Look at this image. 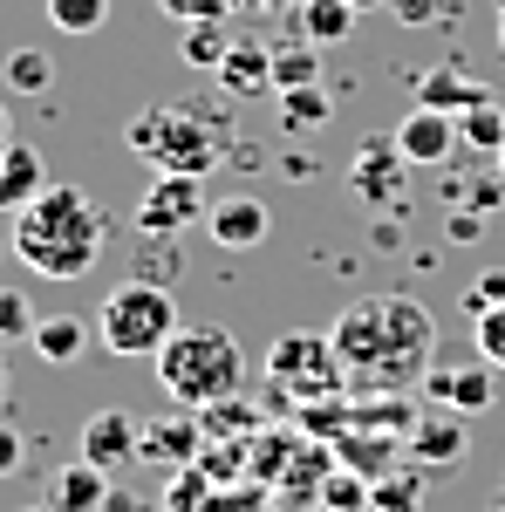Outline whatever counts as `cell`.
<instances>
[{
  "label": "cell",
  "instance_id": "1",
  "mask_svg": "<svg viewBox=\"0 0 505 512\" xmlns=\"http://www.w3.org/2000/svg\"><path fill=\"white\" fill-rule=\"evenodd\" d=\"M335 355L355 396H403L410 383H424L430 355H437V315L417 294H362L335 315Z\"/></svg>",
  "mask_w": 505,
  "mask_h": 512
},
{
  "label": "cell",
  "instance_id": "2",
  "mask_svg": "<svg viewBox=\"0 0 505 512\" xmlns=\"http://www.w3.org/2000/svg\"><path fill=\"white\" fill-rule=\"evenodd\" d=\"M103 246H110V219L82 185H48L28 212H14V260H28V274L41 280L96 274Z\"/></svg>",
  "mask_w": 505,
  "mask_h": 512
},
{
  "label": "cell",
  "instance_id": "3",
  "mask_svg": "<svg viewBox=\"0 0 505 512\" xmlns=\"http://www.w3.org/2000/svg\"><path fill=\"white\" fill-rule=\"evenodd\" d=\"M123 144L157 171H185V178H212L219 164H233V117L226 103H151L123 123Z\"/></svg>",
  "mask_w": 505,
  "mask_h": 512
},
{
  "label": "cell",
  "instance_id": "4",
  "mask_svg": "<svg viewBox=\"0 0 505 512\" xmlns=\"http://www.w3.org/2000/svg\"><path fill=\"white\" fill-rule=\"evenodd\" d=\"M151 362H157L164 396L185 403V410H212V403H226V396L246 390V355H239V342L226 335V328H212V321L178 328Z\"/></svg>",
  "mask_w": 505,
  "mask_h": 512
},
{
  "label": "cell",
  "instance_id": "5",
  "mask_svg": "<svg viewBox=\"0 0 505 512\" xmlns=\"http://www.w3.org/2000/svg\"><path fill=\"white\" fill-rule=\"evenodd\" d=\"M178 328H185V321H178V301H171V287H157V280H123V287H110V301L96 308V342L110 355H123V362L157 355Z\"/></svg>",
  "mask_w": 505,
  "mask_h": 512
},
{
  "label": "cell",
  "instance_id": "6",
  "mask_svg": "<svg viewBox=\"0 0 505 512\" xmlns=\"http://www.w3.org/2000/svg\"><path fill=\"white\" fill-rule=\"evenodd\" d=\"M267 383L294 396V403H314V396H342L349 376H342V355H335V335H308V328H287L273 335L267 349Z\"/></svg>",
  "mask_w": 505,
  "mask_h": 512
},
{
  "label": "cell",
  "instance_id": "7",
  "mask_svg": "<svg viewBox=\"0 0 505 512\" xmlns=\"http://www.w3.org/2000/svg\"><path fill=\"white\" fill-rule=\"evenodd\" d=\"M349 198L362 212H410V158L396 151V137H369L349 164Z\"/></svg>",
  "mask_w": 505,
  "mask_h": 512
},
{
  "label": "cell",
  "instance_id": "8",
  "mask_svg": "<svg viewBox=\"0 0 505 512\" xmlns=\"http://www.w3.org/2000/svg\"><path fill=\"white\" fill-rule=\"evenodd\" d=\"M205 212H212V198H205V178H185V171H157V185L137 198V233L178 239V233H192Z\"/></svg>",
  "mask_w": 505,
  "mask_h": 512
},
{
  "label": "cell",
  "instance_id": "9",
  "mask_svg": "<svg viewBox=\"0 0 505 512\" xmlns=\"http://www.w3.org/2000/svg\"><path fill=\"white\" fill-rule=\"evenodd\" d=\"M424 396L437 410H458V417H478L499 403V369L478 355V362H451V369H430L424 376Z\"/></svg>",
  "mask_w": 505,
  "mask_h": 512
},
{
  "label": "cell",
  "instance_id": "10",
  "mask_svg": "<svg viewBox=\"0 0 505 512\" xmlns=\"http://www.w3.org/2000/svg\"><path fill=\"white\" fill-rule=\"evenodd\" d=\"M396 137V151L410 158V171H437V164L458 158V144H465V130H458V117H444V110H410V117L389 130Z\"/></svg>",
  "mask_w": 505,
  "mask_h": 512
},
{
  "label": "cell",
  "instance_id": "11",
  "mask_svg": "<svg viewBox=\"0 0 505 512\" xmlns=\"http://www.w3.org/2000/svg\"><path fill=\"white\" fill-rule=\"evenodd\" d=\"M267 198L253 192H233V198H212V212H205V233L212 246H226V253H253L260 239H267Z\"/></svg>",
  "mask_w": 505,
  "mask_h": 512
},
{
  "label": "cell",
  "instance_id": "12",
  "mask_svg": "<svg viewBox=\"0 0 505 512\" xmlns=\"http://www.w3.org/2000/svg\"><path fill=\"white\" fill-rule=\"evenodd\" d=\"M82 458L103 465V472H123L130 458H144V424L123 417V410H96V417L82 424Z\"/></svg>",
  "mask_w": 505,
  "mask_h": 512
},
{
  "label": "cell",
  "instance_id": "13",
  "mask_svg": "<svg viewBox=\"0 0 505 512\" xmlns=\"http://www.w3.org/2000/svg\"><path fill=\"white\" fill-rule=\"evenodd\" d=\"M403 451H410V465H424V472H444V465H458L471 451V431L458 410H437V417H417L410 437H403Z\"/></svg>",
  "mask_w": 505,
  "mask_h": 512
},
{
  "label": "cell",
  "instance_id": "14",
  "mask_svg": "<svg viewBox=\"0 0 505 512\" xmlns=\"http://www.w3.org/2000/svg\"><path fill=\"white\" fill-rule=\"evenodd\" d=\"M212 76H219V96H273V41L239 35Z\"/></svg>",
  "mask_w": 505,
  "mask_h": 512
},
{
  "label": "cell",
  "instance_id": "15",
  "mask_svg": "<svg viewBox=\"0 0 505 512\" xmlns=\"http://www.w3.org/2000/svg\"><path fill=\"white\" fill-rule=\"evenodd\" d=\"M48 192V164H41L35 144H0V212H28L35 198Z\"/></svg>",
  "mask_w": 505,
  "mask_h": 512
},
{
  "label": "cell",
  "instance_id": "16",
  "mask_svg": "<svg viewBox=\"0 0 505 512\" xmlns=\"http://www.w3.org/2000/svg\"><path fill=\"white\" fill-rule=\"evenodd\" d=\"M144 458H151V465H171V472H178V465H198V458H205V424H198V410L192 417H151V424H144Z\"/></svg>",
  "mask_w": 505,
  "mask_h": 512
},
{
  "label": "cell",
  "instance_id": "17",
  "mask_svg": "<svg viewBox=\"0 0 505 512\" xmlns=\"http://www.w3.org/2000/svg\"><path fill=\"white\" fill-rule=\"evenodd\" d=\"M417 96H424V110L465 117V110H478V103H492L499 89H492V82H471L465 69H451V62H444V69H424V76H417Z\"/></svg>",
  "mask_w": 505,
  "mask_h": 512
},
{
  "label": "cell",
  "instance_id": "18",
  "mask_svg": "<svg viewBox=\"0 0 505 512\" xmlns=\"http://www.w3.org/2000/svg\"><path fill=\"white\" fill-rule=\"evenodd\" d=\"M48 506H55V512H103V506H110V472L89 465V458L62 465V472L48 478Z\"/></svg>",
  "mask_w": 505,
  "mask_h": 512
},
{
  "label": "cell",
  "instance_id": "19",
  "mask_svg": "<svg viewBox=\"0 0 505 512\" xmlns=\"http://www.w3.org/2000/svg\"><path fill=\"white\" fill-rule=\"evenodd\" d=\"M430 472L424 465H389L383 478H369V512H424Z\"/></svg>",
  "mask_w": 505,
  "mask_h": 512
},
{
  "label": "cell",
  "instance_id": "20",
  "mask_svg": "<svg viewBox=\"0 0 505 512\" xmlns=\"http://www.w3.org/2000/svg\"><path fill=\"white\" fill-rule=\"evenodd\" d=\"M294 35L314 41V48H335V41L355 35V7L349 0H301L294 7Z\"/></svg>",
  "mask_w": 505,
  "mask_h": 512
},
{
  "label": "cell",
  "instance_id": "21",
  "mask_svg": "<svg viewBox=\"0 0 505 512\" xmlns=\"http://www.w3.org/2000/svg\"><path fill=\"white\" fill-rule=\"evenodd\" d=\"M82 342H89V328H82V315H41L35 335H28V349L48 362V369H69L82 355Z\"/></svg>",
  "mask_w": 505,
  "mask_h": 512
},
{
  "label": "cell",
  "instance_id": "22",
  "mask_svg": "<svg viewBox=\"0 0 505 512\" xmlns=\"http://www.w3.org/2000/svg\"><path fill=\"white\" fill-rule=\"evenodd\" d=\"M198 424H205V444H246V437H260V410L253 403H239V396H226V403H212V410H198Z\"/></svg>",
  "mask_w": 505,
  "mask_h": 512
},
{
  "label": "cell",
  "instance_id": "23",
  "mask_svg": "<svg viewBox=\"0 0 505 512\" xmlns=\"http://www.w3.org/2000/svg\"><path fill=\"white\" fill-rule=\"evenodd\" d=\"M301 82H321V48L301 35H280L273 41V96L280 89H301Z\"/></svg>",
  "mask_w": 505,
  "mask_h": 512
},
{
  "label": "cell",
  "instance_id": "24",
  "mask_svg": "<svg viewBox=\"0 0 505 512\" xmlns=\"http://www.w3.org/2000/svg\"><path fill=\"white\" fill-rule=\"evenodd\" d=\"M233 41L239 35L226 28V21H178V55H185L192 69H219Z\"/></svg>",
  "mask_w": 505,
  "mask_h": 512
},
{
  "label": "cell",
  "instance_id": "25",
  "mask_svg": "<svg viewBox=\"0 0 505 512\" xmlns=\"http://www.w3.org/2000/svg\"><path fill=\"white\" fill-rule=\"evenodd\" d=\"M273 103H280V123H287V130H321V123L335 117V96H328L321 82H301V89H280Z\"/></svg>",
  "mask_w": 505,
  "mask_h": 512
},
{
  "label": "cell",
  "instance_id": "26",
  "mask_svg": "<svg viewBox=\"0 0 505 512\" xmlns=\"http://www.w3.org/2000/svg\"><path fill=\"white\" fill-rule=\"evenodd\" d=\"M458 130H465V151H478V158H499V151H505V103L492 96V103L465 110V117H458Z\"/></svg>",
  "mask_w": 505,
  "mask_h": 512
},
{
  "label": "cell",
  "instance_id": "27",
  "mask_svg": "<svg viewBox=\"0 0 505 512\" xmlns=\"http://www.w3.org/2000/svg\"><path fill=\"white\" fill-rule=\"evenodd\" d=\"M212 485H219V478L205 472V465H178L171 485H164V512H205L212 506Z\"/></svg>",
  "mask_w": 505,
  "mask_h": 512
},
{
  "label": "cell",
  "instance_id": "28",
  "mask_svg": "<svg viewBox=\"0 0 505 512\" xmlns=\"http://www.w3.org/2000/svg\"><path fill=\"white\" fill-rule=\"evenodd\" d=\"M110 21V0H48V28L55 35H96Z\"/></svg>",
  "mask_w": 505,
  "mask_h": 512
},
{
  "label": "cell",
  "instance_id": "29",
  "mask_svg": "<svg viewBox=\"0 0 505 512\" xmlns=\"http://www.w3.org/2000/svg\"><path fill=\"white\" fill-rule=\"evenodd\" d=\"M0 76H7V89H14V96H41V89L55 82V62H48L41 48H14Z\"/></svg>",
  "mask_w": 505,
  "mask_h": 512
},
{
  "label": "cell",
  "instance_id": "30",
  "mask_svg": "<svg viewBox=\"0 0 505 512\" xmlns=\"http://www.w3.org/2000/svg\"><path fill=\"white\" fill-rule=\"evenodd\" d=\"M321 512H369V478L335 465V472L321 478Z\"/></svg>",
  "mask_w": 505,
  "mask_h": 512
},
{
  "label": "cell",
  "instance_id": "31",
  "mask_svg": "<svg viewBox=\"0 0 505 512\" xmlns=\"http://www.w3.org/2000/svg\"><path fill=\"white\" fill-rule=\"evenodd\" d=\"M35 308H28V294H21V287H0V349H7V342H28V335H35Z\"/></svg>",
  "mask_w": 505,
  "mask_h": 512
},
{
  "label": "cell",
  "instance_id": "32",
  "mask_svg": "<svg viewBox=\"0 0 505 512\" xmlns=\"http://www.w3.org/2000/svg\"><path fill=\"white\" fill-rule=\"evenodd\" d=\"M471 342H478V355H485L492 369H505V301L492 308V315L471 321Z\"/></svg>",
  "mask_w": 505,
  "mask_h": 512
},
{
  "label": "cell",
  "instance_id": "33",
  "mask_svg": "<svg viewBox=\"0 0 505 512\" xmlns=\"http://www.w3.org/2000/svg\"><path fill=\"white\" fill-rule=\"evenodd\" d=\"M499 301H505V267H485V274H478V280L465 287V315L478 321V315H492Z\"/></svg>",
  "mask_w": 505,
  "mask_h": 512
},
{
  "label": "cell",
  "instance_id": "34",
  "mask_svg": "<svg viewBox=\"0 0 505 512\" xmlns=\"http://www.w3.org/2000/svg\"><path fill=\"white\" fill-rule=\"evenodd\" d=\"M171 21H233L239 0H157Z\"/></svg>",
  "mask_w": 505,
  "mask_h": 512
},
{
  "label": "cell",
  "instance_id": "35",
  "mask_svg": "<svg viewBox=\"0 0 505 512\" xmlns=\"http://www.w3.org/2000/svg\"><path fill=\"white\" fill-rule=\"evenodd\" d=\"M21 458H28L21 431H14V424H0V478H14V472H21Z\"/></svg>",
  "mask_w": 505,
  "mask_h": 512
},
{
  "label": "cell",
  "instance_id": "36",
  "mask_svg": "<svg viewBox=\"0 0 505 512\" xmlns=\"http://www.w3.org/2000/svg\"><path fill=\"white\" fill-rule=\"evenodd\" d=\"M389 14L417 28V21H437V14H444V0H389Z\"/></svg>",
  "mask_w": 505,
  "mask_h": 512
},
{
  "label": "cell",
  "instance_id": "37",
  "mask_svg": "<svg viewBox=\"0 0 505 512\" xmlns=\"http://www.w3.org/2000/svg\"><path fill=\"white\" fill-rule=\"evenodd\" d=\"M444 233H451V239H465V246H471V239L485 233V212H465V205H458V212H451V226H444Z\"/></svg>",
  "mask_w": 505,
  "mask_h": 512
},
{
  "label": "cell",
  "instance_id": "38",
  "mask_svg": "<svg viewBox=\"0 0 505 512\" xmlns=\"http://www.w3.org/2000/svg\"><path fill=\"white\" fill-rule=\"evenodd\" d=\"M280 7H301V0H239V14H280Z\"/></svg>",
  "mask_w": 505,
  "mask_h": 512
},
{
  "label": "cell",
  "instance_id": "39",
  "mask_svg": "<svg viewBox=\"0 0 505 512\" xmlns=\"http://www.w3.org/2000/svg\"><path fill=\"white\" fill-rule=\"evenodd\" d=\"M7 137H14V123H7V103H0V144H7Z\"/></svg>",
  "mask_w": 505,
  "mask_h": 512
},
{
  "label": "cell",
  "instance_id": "40",
  "mask_svg": "<svg viewBox=\"0 0 505 512\" xmlns=\"http://www.w3.org/2000/svg\"><path fill=\"white\" fill-rule=\"evenodd\" d=\"M349 7H355V14H369V7H389V0H349Z\"/></svg>",
  "mask_w": 505,
  "mask_h": 512
},
{
  "label": "cell",
  "instance_id": "41",
  "mask_svg": "<svg viewBox=\"0 0 505 512\" xmlns=\"http://www.w3.org/2000/svg\"><path fill=\"white\" fill-rule=\"evenodd\" d=\"M0 403H7V362H0Z\"/></svg>",
  "mask_w": 505,
  "mask_h": 512
},
{
  "label": "cell",
  "instance_id": "42",
  "mask_svg": "<svg viewBox=\"0 0 505 512\" xmlns=\"http://www.w3.org/2000/svg\"><path fill=\"white\" fill-rule=\"evenodd\" d=\"M253 512H287V506H273V499H267V506H253Z\"/></svg>",
  "mask_w": 505,
  "mask_h": 512
},
{
  "label": "cell",
  "instance_id": "43",
  "mask_svg": "<svg viewBox=\"0 0 505 512\" xmlns=\"http://www.w3.org/2000/svg\"><path fill=\"white\" fill-rule=\"evenodd\" d=\"M499 48H505V7H499Z\"/></svg>",
  "mask_w": 505,
  "mask_h": 512
},
{
  "label": "cell",
  "instance_id": "44",
  "mask_svg": "<svg viewBox=\"0 0 505 512\" xmlns=\"http://www.w3.org/2000/svg\"><path fill=\"white\" fill-rule=\"evenodd\" d=\"M28 512H55V506H48V499H41V506H28Z\"/></svg>",
  "mask_w": 505,
  "mask_h": 512
},
{
  "label": "cell",
  "instance_id": "45",
  "mask_svg": "<svg viewBox=\"0 0 505 512\" xmlns=\"http://www.w3.org/2000/svg\"><path fill=\"white\" fill-rule=\"evenodd\" d=\"M499 171H505V151H499Z\"/></svg>",
  "mask_w": 505,
  "mask_h": 512
},
{
  "label": "cell",
  "instance_id": "46",
  "mask_svg": "<svg viewBox=\"0 0 505 512\" xmlns=\"http://www.w3.org/2000/svg\"><path fill=\"white\" fill-rule=\"evenodd\" d=\"M499 512H505V506H499Z\"/></svg>",
  "mask_w": 505,
  "mask_h": 512
}]
</instances>
